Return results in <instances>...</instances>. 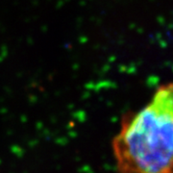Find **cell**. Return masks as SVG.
<instances>
[{
    "instance_id": "6da1fadb",
    "label": "cell",
    "mask_w": 173,
    "mask_h": 173,
    "mask_svg": "<svg viewBox=\"0 0 173 173\" xmlns=\"http://www.w3.org/2000/svg\"><path fill=\"white\" fill-rule=\"evenodd\" d=\"M172 85H161L151 101L127 113L112 143L119 173H172Z\"/></svg>"
}]
</instances>
